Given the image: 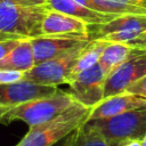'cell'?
<instances>
[{"instance_id": "6da1fadb", "label": "cell", "mask_w": 146, "mask_h": 146, "mask_svg": "<svg viewBox=\"0 0 146 146\" xmlns=\"http://www.w3.org/2000/svg\"><path fill=\"white\" fill-rule=\"evenodd\" d=\"M48 6H24L16 0H0V36L33 39L42 35Z\"/></svg>"}, {"instance_id": "7a4b0ae2", "label": "cell", "mask_w": 146, "mask_h": 146, "mask_svg": "<svg viewBox=\"0 0 146 146\" xmlns=\"http://www.w3.org/2000/svg\"><path fill=\"white\" fill-rule=\"evenodd\" d=\"M90 108L74 103L50 121L30 127L16 146H55L86 122Z\"/></svg>"}, {"instance_id": "3957f363", "label": "cell", "mask_w": 146, "mask_h": 146, "mask_svg": "<svg viewBox=\"0 0 146 146\" xmlns=\"http://www.w3.org/2000/svg\"><path fill=\"white\" fill-rule=\"evenodd\" d=\"M88 38L146 51V16L121 15L107 23L89 25Z\"/></svg>"}, {"instance_id": "277c9868", "label": "cell", "mask_w": 146, "mask_h": 146, "mask_svg": "<svg viewBox=\"0 0 146 146\" xmlns=\"http://www.w3.org/2000/svg\"><path fill=\"white\" fill-rule=\"evenodd\" d=\"M74 103L76 102L67 91L58 89V91L51 96L32 99L13 106L3 116L2 123L19 120L29 124V127H33L52 120L71 107Z\"/></svg>"}, {"instance_id": "5b68a950", "label": "cell", "mask_w": 146, "mask_h": 146, "mask_svg": "<svg viewBox=\"0 0 146 146\" xmlns=\"http://www.w3.org/2000/svg\"><path fill=\"white\" fill-rule=\"evenodd\" d=\"M111 145H117L128 140H141L146 133V106L124 112L122 114L88 121Z\"/></svg>"}, {"instance_id": "8992f818", "label": "cell", "mask_w": 146, "mask_h": 146, "mask_svg": "<svg viewBox=\"0 0 146 146\" xmlns=\"http://www.w3.org/2000/svg\"><path fill=\"white\" fill-rule=\"evenodd\" d=\"M86 44L79 46L63 56L34 65L31 70L24 72L23 80L31 81L38 84L54 86V87H57L63 83H67V80L76 63L79 54Z\"/></svg>"}, {"instance_id": "52a82bcc", "label": "cell", "mask_w": 146, "mask_h": 146, "mask_svg": "<svg viewBox=\"0 0 146 146\" xmlns=\"http://www.w3.org/2000/svg\"><path fill=\"white\" fill-rule=\"evenodd\" d=\"M107 74L99 64L71 76L67 81L68 94L79 104L92 108L104 98Z\"/></svg>"}, {"instance_id": "ba28073f", "label": "cell", "mask_w": 146, "mask_h": 146, "mask_svg": "<svg viewBox=\"0 0 146 146\" xmlns=\"http://www.w3.org/2000/svg\"><path fill=\"white\" fill-rule=\"evenodd\" d=\"M144 75H146V51L135 55L107 75L104 98L124 92L128 87Z\"/></svg>"}, {"instance_id": "9c48e42d", "label": "cell", "mask_w": 146, "mask_h": 146, "mask_svg": "<svg viewBox=\"0 0 146 146\" xmlns=\"http://www.w3.org/2000/svg\"><path fill=\"white\" fill-rule=\"evenodd\" d=\"M30 40L33 49L34 65L63 56L89 41L88 38L79 35H40Z\"/></svg>"}, {"instance_id": "30bf717a", "label": "cell", "mask_w": 146, "mask_h": 146, "mask_svg": "<svg viewBox=\"0 0 146 146\" xmlns=\"http://www.w3.org/2000/svg\"><path fill=\"white\" fill-rule=\"evenodd\" d=\"M57 91V87L38 84L26 80L5 83L0 84V104L13 107L32 99L51 96Z\"/></svg>"}, {"instance_id": "8fae6325", "label": "cell", "mask_w": 146, "mask_h": 146, "mask_svg": "<svg viewBox=\"0 0 146 146\" xmlns=\"http://www.w3.org/2000/svg\"><path fill=\"white\" fill-rule=\"evenodd\" d=\"M145 106H146V98L124 91L107 98H103L97 105L90 108L86 122L112 117L122 114L124 112Z\"/></svg>"}, {"instance_id": "7c38bea8", "label": "cell", "mask_w": 146, "mask_h": 146, "mask_svg": "<svg viewBox=\"0 0 146 146\" xmlns=\"http://www.w3.org/2000/svg\"><path fill=\"white\" fill-rule=\"evenodd\" d=\"M88 26L83 21L49 9L42 21L41 33L42 35H79L88 38Z\"/></svg>"}, {"instance_id": "4fadbf2b", "label": "cell", "mask_w": 146, "mask_h": 146, "mask_svg": "<svg viewBox=\"0 0 146 146\" xmlns=\"http://www.w3.org/2000/svg\"><path fill=\"white\" fill-rule=\"evenodd\" d=\"M47 6L49 9L70 15L80 21H83L88 25L107 23L116 17L117 15H108L94 9H89L86 6L76 2L75 0H47ZM121 16V15H120Z\"/></svg>"}, {"instance_id": "5bb4252c", "label": "cell", "mask_w": 146, "mask_h": 146, "mask_svg": "<svg viewBox=\"0 0 146 146\" xmlns=\"http://www.w3.org/2000/svg\"><path fill=\"white\" fill-rule=\"evenodd\" d=\"M76 2L108 15H143L146 16V6L130 0H75Z\"/></svg>"}, {"instance_id": "9a60e30c", "label": "cell", "mask_w": 146, "mask_h": 146, "mask_svg": "<svg viewBox=\"0 0 146 146\" xmlns=\"http://www.w3.org/2000/svg\"><path fill=\"white\" fill-rule=\"evenodd\" d=\"M34 66L33 49L30 39H23L21 42L0 60V70H15L26 72Z\"/></svg>"}, {"instance_id": "2e32d148", "label": "cell", "mask_w": 146, "mask_h": 146, "mask_svg": "<svg viewBox=\"0 0 146 146\" xmlns=\"http://www.w3.org/2000/svg\"><path fill=\"white\" fill-rule=\"evenodd\" d=\"M139 52H143V51L136 50L133 48H130L121 43L107 42L103 50V54L100 56L98 64L108 75L121 64H123L124 62H127L128 59H130L131 57H133Z\"/></svg>"}, {"instance_id": "e0dca14e", "label": "cell", "mask_w": 146, "mask_h": 146, "mask_svg": "<svg viewBox=\"0 0 146 146\" xmlns=\"http://www.w3.org/2000/svg\"><path fill=\"white\" fill-rule=\"evenodd\" d=\"M119 145V144H117ZM60 146H115L107 140L88 122L82 123L68 136H66Z\"/></svg>"}, {"instance_id": "ac0fdd59", "label": "cell", "mask_w": 146, "mask_h": 146, "mask_svg": "<svg viewBox=\"0 0 146 146\" xmlns=\"http://www.w3.org/2000/svg\"><path fill=\"white\" fill-rule=\"evenodd\" d=\"M106 43L107 42L103 41V40H97V39L89 40L88 43L81 49L79 57L76 59V63H75V65L71 72L70 78L75 75V74L81 73L82 71H86V70L91 68L92 66L97 65Z\"/></svg>"}, {"instance_id": "d6986e66", "label": "cell", "mask_w": 146, "mask_h": 146, "mask_svg": "<svg viewBox=\"0 0 146 146\" xmlns=\"http://www.w3.org/2000/svg\"><path fill=\"white\" fill-rule=\"evenodd\" d=\"M24 78V72L15 70H0V84L13 83L22 81Z\"/></svg>"}, {"instance_id": "ffe728a7", "label": "cell", "mask_w": 146, "mask_h": 146, "mask_svg": "<svg viewBox=\"0 0 146 146\" xmlns=\"http://www.w3.org/2000/svg\"><path fill=\"white\" fill-rule=\"evenodd\" d=\"M23 39H15V38H5L0 39V60L5 58Z\"/></svg>"}, {"instance_id": "44dd1931", "label": "cell", "mask_w": 146, "mask_h": 146, "mask_svg": "<svg viewBox=\"0 0 146 146\" xmlns=\"http://www.w3.org/2000/svg\"><path fill=\"white\" fill-rule=\"evenodd\" d=\"M125 91L137 95V96H140L143 98H146V75H144L143 78H140L139 80L133 82L130 87L127 88Z\"/></svg>"}, {"instance_id": "7402d4cb", "label": "cell", "mask_w": 146, "mask_h": 146, "mask_svg": "<svg viewBox=\"0 0 146 146\" xmlns=\"http://www.w3.org/2000/svg\"><path fill=\"white\" fill-rule=\"evenodd\" d=\"M21 5L24 6H31V7H36V6H47V0H16Z\"/></svg>"}, {"instance_id": "603a6c76", "label": "cell", "mask_w": 146, "mask_h": 146, "mask_svg": "<svg viewBox=\"0 0 146 146\" xmlns=\"http://www.w3.org/2000/svg\"><path fill=\"white\" fill-rule=\"evenodd\" d=\"M120 146H143V144H141V140L132 139V140H128L125 143L120 144Z\"/></svg>"}, {"instance_id": "cb8c5ba5", "label": "cell", "mask_w": 146, "mask_h": 146, "mask_svg": "<svg viewBox=\"0 0 146 146\" xmlns=\"http://www.w3.org/2000/svg\"><path fill=\"white\" fill-rule=\"evenodd\" d=\"M11 108V106H7V105H1L0 104V122H2L3 116L8 113V111Z\"/></svg>"}, {"instance_id": "d4e9b609", "label": "cell", "mask_w": 146, "mask_h": 146, "mask_svg": "<svg viewBox=\"0 0 146 146\" xmlns=\"http://www.w3.org/2000/svg\"><path fill=\"white\" fill-rule=\"evenodd\" d=\"M130 1H133V2H137V3H140V5H145L146 6V0H130Z\"/></svg>"}, {"instance_id": "484cf974", "label": "cell", "mask_w": 146, "mask_h": 146, "mask_svg": "<svg viewBox=\"0 0 146 146\" xmlns=\"http://www.w3.org/2000/svg\"><path fill=\"white\" fill-rule=\"evenodd\" d=\"M141 144H143V146H146V133H145L144 138L141 139Z\"/></svg>"}, {"instance_id": "4316f807", "label": "cell", "mask_w": 146, "mask_h": 146, "mask_svg": "<svg viewBox=\"0 0 146 146\" xmlns=\"http://www.w3.org/2000/svg\"><path fill=\"white\" fill-rule=\"evenodd\" d=\"M0 39H5V36H0Z\"/></svg>"}, {"instance_id": "83f0119b", "label": "cell", "mask_w": 146, "mask_h": 146, "mask_svg": "<svg viewBox=\"0 0 146 146\" xmlns=\"http://www.w3.org/2000/svg\"><path fill=\"white\" fill-rule=\"evenodd\" d=\"M115 146H120V144H119V145H115Z\"/></svg>"}]
</instances>
